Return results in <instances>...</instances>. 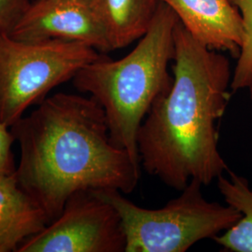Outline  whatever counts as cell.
<instances>
[{
    "instance_id": "obj_1",
    "label": "cell",
    "mask_w": 252,
    "mask_h": 252,
    "mask_svg": "<svg viewBox=\"0 0 252 252\" xmlns=\"http://www.w3.org/2000/svg\"><path fill=\"white\" fill-rule=\"evenodd\" d=\"M10 131L21 153L19 184L49 223L77 191L111 189L127 194L137 186L140 164L113 144L105 111L92 96L56 94Z\"/></svg>"
},
{
    "instance_id": "obj_2",
    "label": "cell",
    "mask_w": 252,
    "mask_h": 252,
    "mask_svg": "<svg viewBox=\"0 0 252 252\" xmlns=\"http://www.w3.org/2000/svg\"><path fill=\"white\" fill-rule=\"evenodd\" d=\"M173 81L140 126L137 147L145 171L176 190L191 180L207 186L228 171L219 150L217 122L230 100V62L175 28Z\"/></svg>"
},
{
    "instance_id": "obj_3",
    "label": "cell",
    "mask_w": 252,
    "mask_h": 252,
    "mask_svg": "<svg viewBox=\"0 0 252 252\" xmlns=\"http://www.w3.org/2000/svg\"><path fill=\"white\" fill-rule=\"evenodd\" d=\"M178 23L175 12L159 1L148 31L129 54L119 60L100 55L72 79L78 90L90 94L104 109L113 144L139 164L140 126L153 103L171 87L168 67Z\"/></svg>"
},
{
    "instance_id": "obj_4",
    "label": "cell",
    "mask_w": 252,
    "mask_h": 252,
    "mask_svg": "<svg viewBox=\"0 0 252 252\" xmlns=\"http://www.w3.org/2000/svg\"><path fill=\"white\" fill-rule=\"evenodd\" d=\"M202 183L191 180L164 207H139L117 189H92L117 210L126 234V252H184L234 225L242 214L234 207L210 202Z\"/></svg>"
},
{
    "instance_id": "obj_5",
    "label": "cell",
    "mask_w": 252,
    "mask_h": 252,
    "mask_svg": "<svg viewBox=\"0 0 252 252\" xmlns=\"http://www.w3.org/2000/svg\"><path fill=\"white\" fill-rule=\"evenodd\" d=\"M99 56L80 41H24L0 32V123L11 127L28 107Z\"/></svg>"
},
{
    "instance_id": "obj_6",
    "label": "cell",
    "mask_w": 252,
    "mask_h": 252,
    "mask_svg": "<svg viewBox=\"0 0 252 252\" xmlns=\"http://www.w3.org/2000/svg\"><path fill=\"white\" fill-rule=\"evenodd\" d=\"M126 238L117 210L93 190H80L62 213L18 252H123Z\"/></svg>"
},
{
    "instance_id": "obj_7",
    "label": "cell",
    "mask_w": 252,
    "mask_h": 252,
    "mask_svg": "<svg viewBox=\"0 0 252 252\" xmlns=\"http://www.w3.org/2000/svg\"><path fill=\"white\" fill-rule=\"evenodd\" d=\"M9 36L24 41H80L101 53L112 51L106 31L87 0L31 2Z\"/></svg>"
},
{
    "instance_id": "obj_8",
    "label": "cell",
    "mask_w": 252,
    "mask_h": 252,
    "mask_svg": "<svg viewBox=\"0 0 252 252\" xmlns=\"http://www.w3.org/2000/svg\"><path fill=\"white\" fill-rule=\"evenodd\" d=\"M158 1L175 12L180 24L199 42L238 57L243 43V23L231 0Z\"/></svg>"
},
{
    "instance_id": "obj_9",
    "label": "cell",
    "mask_w": 252,
    "mask_h": 252,
    "mask_svg": "<svg viewBox=\"0 0 252 252\" xmlns=\"http://www.w3.org/2000/svg\"><path fill=\"white\" fill-rule=\"evenodd\" d=\"M49 224L42 208L19 184L14 174H0V252L19 247Z\"/></svg>"
},
{
    "instance_id": "obj_10",
    "label": "cell",
    "mask_w": 252,
    "mask_h": 252,
    "mask_svg": "<svg viewBox=\"0 0 252 252\" xmlns=\"http://www.w3.org/2000/svg\"><path fill=\"white\" fill-rule=\"evenodd\" d=\"M99 19L112 51L140 39L152 24L158 0H87Z\"/></svg>"
},
{
    "instance_id": "obj_11",
    "label": "cell",
    "mask_w": 252,
    "mask_h": 252,
    "mask_svg": "<svg viewBox=\"0 0 252 252\" xmlns=\"http://www.w3.org/2000/svg\"><path fill=\"white\" fill-rule=\"evenodd\" d=\"M220 176L218 188L226 203L237 209L241 219L231 228L213 238L225 251L252 252V189L249 181L234 172Z\"/></svg>"
},
{
    "instance_id": "obj_12",
    "label": "cell",
    "mask_w": 252,
    "mask_h": 252,
    "mask_svg": "<svg viewBox=\"0 0 252 252\" xmlns=\"http://www.w3.org/2000/svg\"><path fill=\"white\" fill-rule=\"evenodd\" d=\"M238 9L243 23V43L238 54L231 89L236 92L247 89L252 71V0H231Z\"/></svg>"
},
{
    "instance_id": "obj_13",
    "label": "cell",
    "mask_w": 252,
    "mask_h": 252,
    "mask_svg": "<svg viewBox=\"0 0 252 252\" xmlns=\"http://www.w3.org/2000/svg\"><path fill=\"white\" fill-rule=\"evenodd\" d=\"M30 4L31 0H0V32L9 35Z\"/></svg>"
},
{
    "instance_id": "obj_14",
    "label": "cell",
    "mask_w": 252,
    "mask_h": 252,
    "mask_svg": "<svg viewBox=\"0 0 252 252\" xmlns=\"http://www.w3.org/2000/svg\"><path fill=\"white\" fill-rule=\"evenodd\" d=\"M15 138L9 126L0 123V174L10 175L16 171L11 146Z\"/></svg>"
},
{
    "instance_id": "obj_15",
    "label": "cell",
    "mask_w": 252,
    "mask_h": 252,
    "mask_svg": "<svg viewBox=\"0 0 252 252\" xmlns=\"http://www.w3.org/2000/svg\"><path fill=\"white\" fill-rule=\"evenodd\" d=\"M247 89H249V93H250V97L252 102V71L251 74V79H250V82H249V85L247 87Z\"/></svg>"
}]
</instances>
